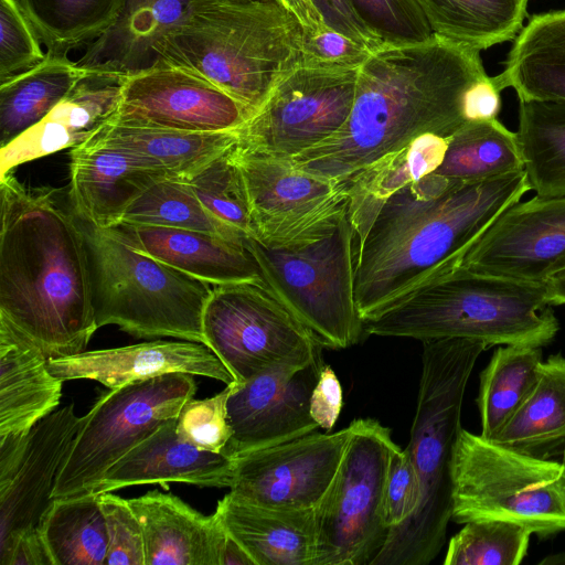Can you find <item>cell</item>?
I'll use <instances>...</instances> for the list:
<instances>
[{"label":"cell","mask_w":565,"mask_h":565,"mask_svg":"<svg viewBox=\"0 0 565 565\" xmlns=\"http://www.w3.org/2000/svg\"><path fill=\"white\" fill-rule=\"evenodd\" d=\"M488 76L479 50L436 34L422 44L383 46L359 70L345 124L289 161L342 183L423 135L448 138L466 122L467 92Z\"/></svg>","instance_id":"6da1fadb"},{"label":"cell","mask_w":565,"mask_h":565,"mask_svg":"<svg viewBox=\"0 0 565 565\" xmlns=\"http://www.w3.org/2000/svg\"><path fill=\"white\" fill-rule=\"evenodd\" d=\"M530 190L524 170L476 182L433 172L391 195L354 246L361 319L459 267L499 215Z\"/></svg>","instance_id":"7a4b0ae2"},{"label":"cell","mask_w":565,"mask_h":565,"mask_svg":"<svg viewBox=\"0 0 565 565\" xmlns=\"http://www.w3.org/2000/svg\"><path fill=\"white\" fill-rule=\"evenodd\" d=\"M60 199L12 171L0 177V326L47 358L84 352L98 329L84 233Z\"/></svg>","instance_id":"3957f363"},{"label":"cell","mask_w":565,"mask_h":565,"mask_svg":"<svg viewBox=\"0 0 565 565\" xmlns=\"http://www.w3.org/2000/svg\"><path fill=\"white\" fill-rule=\"evenodd\" d=\"M303 26L278 0H195L167 38L161 66L213 83L253 115L302 62Z\"/></svg>","instance_id":"277c9868"},{"label":"cell","mask_w":565,"mask_h":565,"mask_svg":"<svg viewBox=\"0 0 565 565\" xmlns=\"http://www.w3.org/2000/svg\"><path fill=\"white\" fill-rule=\"evenodd\" d=\"M487 349L484 342L471 339L423 341L419 392L406 447L419 479L420 499L414 514L391 530L370 565H428L444 547L452 513L451 466L462 428L463 396Z\"/></svg>","instance_id":"5b68a950"},{"label":"cell","mask_w":565,"mask_h":565,"mask_svg":"<svg viewBox=\"0 0 565 565\" xmlns=\"http://www.w3.org/2000/svg\"><path fill=\"white\" fill-rule=\"evenodd\" d=\"M559 330L546 281H529L459 266L405 295L364 332L423 341L471 339L493 345L550 344Z\"/></svg>","instance_id":"8992f818"},{"label":"cell","mask_w":565,"mask_h":565,"mask_svg":"<svg viewBox=\"0 0 565 565\" xmlns=\"http://www.w3.org/2000/svg\"><path fill=\"white\" fill-rule=\"evenodd\" d=\"M78 221L98 328L115 324L136 338L171 337L205 344L203 312L213 289L209 282L138 250L118 226Z\"/></svg>","instance_id":"52a82bcc"},{"label":"cell","mask_w":565,"mask_h":565,"mask_svg":"<svg viewBox=\"0 0 565 565\" xmlns=\"http://www.w3.org/2000/svg\"><path fill=\"white\" fill-rule=\"evenodd\" d=\"M263 281L328 349H348L364 332L354 297V233L348 210L300 239L265 244L245 237Z\"/></svg>","instance_id":"ba28073f"},{"label":"cell","mask_w":565,"mask_h":565,"mask_svg":"<svg viewBox=\"0 0 565 565\" xmlns=\"http://www.w3.org/2000/svg\"><path fill=\"white\" fill-rule=\"evenodd\" d=\"M458 524L503 520L540 537L565 531V462L508 447L461 428L452 457Z\"/></svg>","instance_id":"9c48e42d"},{"label":"cell","mask_w":565,"mask_h":565,"mask_svg":"<svg viewBox=\"0 0 565 565\" xmlns=\"http://www.w3.org/2000/svg\"><path fill=\"white\" fill-rule=\"evenodd\" d=\"M354 428L335 477L315 509V565H370L385 545L387 471L397 446L391 429L372 418L353 420Z\"/></svg>","instance_id":"30bf717a"},{"label":"cell","mask_w":565,"mask_h":565,"mask_svg":"<svg viewBox=\"0 0 565 565\" xmlns=\"http://www.w3.org/2000/svg\"><path fill=\"white\" fill-rule=\"evenodd\" d=\"M196 392L191 374L169 373L103 394L83 416L56 476L52 499L87 494L105 472L166 422Z\"/></svg>","instance_id":"8fae6325"},{"label":"cell","mask_w":565,"mask_h":565,"mask_svg":"<svg viewBox=\"0 0 565 565\" xmlns=\"http://www.w3.org/2000/svg\"><path fill=\"white\" fill-rule=\"evenodd\" d=\"M202 328L205 344L238 383L322 359L323 347L265 282L214 286Z\"/></svg>","instance_id":"7c38bea8"},{"label":"cell","mask_w":565,"mask_h":565,"mask_svg":"<svg viewBox=\"0 0 565 565\" xmlns=\"http://www.w3.org/2000/svg\"><path fill=\"white\" fill-rule=\"evenodd\" d=\"M360 68L300 64L239 129L236 145L290 160L332 137L347 121Z\"/></svg>","instance_id":"4fadbf2b"},{"label":"cell","mask_w":565,"mask_h":565,"mask_svg":"<svg viewBox=\"0 0 565 565\" xmlns=\"http://www.w3.org/2000/svg\"><path fill=\"white\" fill-rule=\"evenodd\" d=\"M243 173L255 227L254 238L285 244L309 236L348 210L342 183L297 170L280 160L233 147Z\"/></svg>","instance_id":"5bb4252c"},{"label":"cell","mask_w":565,"mask_h":565,"mask_svg":"<svg viewBox=\"0 0 565 565\" xmlns=\"http://www.w3.org/2000/svg\"><path fill=\"white\" fill-rule=\"evenodd\" d=\"M354 428L310 433L235 458L230 494L279 509H316L332 483Z\"/></svg>","instance_id":"9a60e30c"},{"label":"cell","mask_w":565,"mask_h":565,"mask_svg":"<svg viewBox=\"0 0 565 565\" xmlns=\"http://www.w3.org/2000/svg\"><path fill=\"white\" fill-rule=\"evenodd\" d=\"M252 116L247 107L207 79L163 66L126 77L109 124L218 132L237 130Z\"/></svg>","instance_id":"2e32d148"},{"label":"cell","mask_w":565,"mask_h":565,"mask_svg":"<svg viewBox=\"0 0 565 565\" xmlns=\"http://www.w3.org/2000/svg\"><path fill=\"white\" fill-rule=\"evenodd\" d=\"M460 266L529 281L565 270V196L534 198L503 211Z\"/></svg>","instance_id":"e0dca14e"},{"label":"cell","mask_w":565,"mask_h":565,"mask_svg":"<svg viewBox=\"0 0 565 565\" xmlns=\"http://www.w3.org/2000/svg\"><path fill=\"white\" fill-rule=\"evenodd\" d=\"M323 365L319 359L235 382L227 403L233 435L223 452L237 458L316 431L309 404Z\"/></svg>","instance_id":"ac0fdd59"},{"label":"cell","mask_w":565,"mask_h":565,"mask_svg":"<svg viewBox=\"0 0 565 565\" xmlns=\"http://www.w3.org/2000/svg\"><path fill=\"white\" fill-rule=\"evenodd\" d=\"M83 422L70 403L40 420L30 433L24 457L0 483V553L22 532L40 525L52 503L56 476Z\"/></svg>","instance_id":"d6986e66"},{"label":"cell","mask_w":565,"mask_h":565,"mask_svg":"<svg viewBox=\"0 0 565 565\" xmlns=\"http://www.w3.org/2000/svg\"><path fill=\"white\" fill-rule=\"evenodd\" d=\"M47 367L64 382L93 380L110 390L177 372L211 377L226 385L236 382L206 344L186 340H156L49 358Z\"/></svg>","instance_id":"ffe728a7"},{"label":"cell","mask_w":565,"mask_h":565,"mask_svg":"<svg viewBox=\"0 0 565 565\" xmlns=\"http://www.w3.org/2000/svg\"><path fill=\"white\" fill-rule=\"evenodd\" d=\"M127 76L84 70L67 94L40 122L0 150V177L15 167L79 146L115 116Z\"/></svg>","instance_id":"44dd1931"},{"label":"cell","mask_w":565,"mask_h":565,"mask_svg":"<svg viewBox=\"0 0 565 565\" xmlns=\"http://www.w3.org/2000/svg\"><path fill=\"white\" fill-rule=\"evenodd\" d=\"M168 178L172 177L93 137L70 151L68 203L87 223L116 226L140 194Z\"/></svg>","instance_id":"7402d4cb"},{"label":"cell","mask_w":565,"mask_h":565,"mask_svg":"<svg viewBox=\"0 0 565 565\" xmlns=\"http://www.w3.org/2000/svg\"><path fill=\"white\" fill-rule=\"evenodd\" d=\"M175 422L177 418L166 422L125 454L105 472L92 492H111L154 483L168 489L169 482L230 488L235 458L200 449L181 439Z\"/></svg>","instance_id":"603a6c76"},{"label":"cell","mask_w":565,"mask_h":565,"mask_svg":"<svg viewBox=\"0 0 565 565\" xmlns=\"http://www.w3.org/2000/svg\"><path fill=\"white\" fill-rule=\"evenodd\" d=\"M129 503L142 526L146 565H221L228 533L216 512L204 515L159 490Z\"/></svg>","instance_id":"cb8c5ba5"},{"label":"cell","mask_w":565,"mask_h":565,"mask_svg":"<svg viewBox=\"0 0 565 565\" xmlns=\"http://www.w3.org/2000/svg\"><path fill=\"white\" fill-rule=\"evenodd\" d=\"M116 226L138 250L212 286L264 282L245 238L159 226Z\"/></svg>","instance_id":"d4e9b609"},{"label":"cell","mask_w":565,"mask_h":565,"mask_svg":"<svg viewBox=\"0 0 565 565\" xmlns=\"http://www.w3.org/2000/svg\"><path fill=\"white\" fill-rule=\"evenodd\" d=\"M195 0H125L104 34L76 62L84 70L136 75L161 66L167 38L185 19Z\"/></svg>","instance_id":"484cf974"},{"label":"cell","mask_w":565,"mask_h":565,"mask_svg":"<svg viewBox=\"0 0 565 565\" xmlns=\"http://www.w3.org/2000/svg\"><path fill=\"white\" fill-rule=\"evenodd\" d=\"M215 512L255 565H315V509L270 508L227 493L217 502Z\"/></svg>","instance_id":"4316f807"},{"label":"cell","mask_w":565,"mask_h":565,"mask_svg":"<svg viewBox=\"0 0 565 565\" xmlns=\"http://www.w3.org/2000/svg\"><path fill=\"white\" fill-rule=\"evenodd\" d=\"M47 359L29 338L0 326V438L28 436L58 406L64 381Z\"/></svg>","instance_id":"83f0119b"},{"label":"cell","mask_w":565,"mask_h":565,"mask_svg":"<svg viewBox=\"0 0 565 565\" xmlns=\"http://www.w3.org/2000/svg\"><path fill=\"white\" fill-rule=\"evenodd\" d=\"M493 79L519 100L565 103V9L531 15Z\"/></svg>","instance_id":"f1b7e54d"},{"label":"cell","mask_w":565,"mask_h":565,"mask_svg":"<svg viewBox=\"0 0 565 565\" xmlns=\"http://www.w3.org/2000/svg\"><path fill=\"white\" fill-rule=\"evenodd\" d=\"M448 138L435 134L423 135L342 182L354 246L362 242L377 212L391 195L433 173L441 164Z\"/></svg>","instance_id":"f546056e"},{"label":"cell","mask_w":565,"mask_h":565,"mask_svg":"<svg viewBox=\"0 0 565 565\" xmlns=\"http://www.w3.org/2000/svg\"><path fill=\"white\" fill-rule=\"evenodd\" d=\"M96 139L172 178L186 179L237 142V130L192 132L107 124Z\"/></svg>","instance_id":"4dcf8cb0"},{"label":"cell","mask_w":565,"mask_h":565,"mask_svg":"<svg viewBox=\"0 0 565 565\" xmlns=\"http://www.w3.org/2000/svg\"><path fill=\"white\" fill-rule=\"evenodd\" d=\"M491 440L548 457L565 445V356L542 362L539 380L515 414Z\"/></svg>","instance_id":"1f68e13d"},{"label":"cell","mask_w":565,"mask_h":565,"mask_svg":"<svg viewBox=\"0 0 565 565\" xmlns=\"http://www.w3.org/2000/svg\"><path fill=\"white\" fill-rule=\"evenodd\" d=\"M84 68L47 54L34 68L0 84V147L40 122L73 89Z\"/></svg>","instance_id":"d6a6232c"},{"label":"cell","mask_w":565,"mask_h":565,"mask_svg":"<svg viewBox=\"0 0 565 565\" xmlns=\"http://www.w3.org/2000/svg\"><path fill=\"white\" fill-rule=\"evenodd\" d=\"M433 32L482 51L516 38L529 0H416Z\"/></svg>","instance_id":"836d02e7"},{"label":"cell","mask_w":565,"mask_h":565,"mask_svg":"<svg viewBox=\"0 0 565 565\" xmlns=\"http://www.w3.org/2000/svg\"><path fill=\"white\" fill-rule=\"evenodd\" d=\"M516 136L530 189L565 196V103L519 100Z\"/></svg>","instance_id":"e575fe53"},{"label":"cell","mask_w":565,"mask_h":565,"mask_svg":"<svg viewBox=\"0 0 565 565\" xmlns=\"http://www.w3.org/2000/svg\"><path fill=\"white\" fill-rule=\"evenodd\" d=\"M543 362L541 347L501 345L480 373L477 406L481 435L494 438L534 388Z\"/></svg>","instance_id":"d590c367"},{"label":"cell","mask_w":565,"mask_h":565,"mask_svg":"<svg viewBox=\"0 0 565 565\" xmlns=\"http://www.w3.org/2000/svg\"><path fill=\"white\" fill-rule=\"evenodd\" d=\"M39 527L54 565H105L108 535L98 493L53 499Z\"/></svg>","instance_id":"8d00e7d4"},{"label":"cell","mask_w":565,"mask_h":565,"mask_svg":"<svg viewBox=\"0 0 565 565\" xmlns=\"http://www.w3.org/2000/svg\"><path fill=\"white\" fill-rule=\"evenodd\" d=\"M524 170L516 132L497 119L466 121L448 138L441 164L434 171L476 182Z\"/></svg>","instance_id":"74e56055"},{"label":"cell","mask_w":565,"mask_h":565,"mask_svg":"<svg viewBox=\"0 0 565 565\" xmlns=\"http://www.w3.org/2000/svg\"><path fill=\"white\" fill-rule=\"evenodd\" d=\"M33 23L47 54L67 57L88 45L117 21L125 0H18Z\"/></svg>","instance_id":"f35d334b"},{"label":"cell","mask_w":565,"mask_h":565,"mask_svg":"<svg viewBox=\"0 0 565 565\" xmlns=\"http://www.w3.org/2000/svg\"><path fill=\"white\" fill-rule=\"evenodd\" d=\"M119 224L181 228L245 238L237 230L211 214L189 182L181 178H168L148 188L128 206Z\"/></svg>","instance_id":"ab89813d"},{"label":"cell","mask_w":565,"mask_h":565,"mask_svg":"<svg viewBox=\"0 0 565 565\" xmlns=\"http://www.w3.org/2000/svg\"><path fill=\"white\" fill-rule=\"evenodd\" d=\"M532 534L530 529L509 521H470L450 539L443 563L519 565L527 554Z\"/></svg>","instance_id":"60d3db41"},{"label":"cell","mask_w":565,"mask_h":565,"mask_svg":"<svg viewBox=\"0 0 565 565\" xmlns=\"http://www.w3.org/2000/svg\"><path fill=\"white\" fill-rule=\"evenodd\" d=\"M233 147L185 180L211 214L245 237H254L255 227L246 184L234 158Z\"/></svg>","instance_id":"b9f144b4"},{"label":"cell","mask_w":565,"mask_h":565,"mask_svg":"<svg viewBox=\"0 0 565 565\" xmlns=\"http://www.w3.org/2000/svg\"><path fill=\"white\" fill-rule=\"evenodd\" d=\"M350 2L360 21L383 46L422 44L435 35L416 0Z\"/></svg>","instance_id":"7bdbcfd3"},{"label":"cell","mask_w":565,"mask_h":565,"mask_svg":"<svg viewBox=\"0 0 565 565\" xmlns=\"http://www.w3.org/2000/svg\"><path fill=\"white\" fill-rule=\"evenodd\" d=\"M39 34L18 0H0V84L47 57Z\"/></svg>","instance_id":"ee69618b"},{"label":"cell","mask_w":565,"mask_h":565,"mask_svg":"<svg viewBox=\"0 0 565 565\" xmlns=\"http://www.w3.org/2000/svg\"><path fill=\"white\" fill-rule=\"evenodd\" d=\"M234 387L235 382L211 397L189 399L177 417L179 437L200 449L223 452L233 435L227 403Z\"/></svg>","instance_id":"f6af8a7d"},{"label":"cell","mask_w":565,"mask_h":565,"mask_svg":"<svg viewBox=\"0 0 565 565\" xmlns=\"http://www.w3.org/2000/svg\"><path fill=\"white\" fill-rule=\"evenodd\" d=\"M98 500L108 535L105 565H146L142 526L129 500L111 492L98 493Z\"/></svg>","instance_id":"bcb514c9"},{"label":"cell","mask_w":565,"mask_h":565,"mask_svg":"<svg viewBox=\"0 0 565 565\" xmlns=\"http://www.w3.org/2000/svg\"><path fill=\"white\" fill-rule=\"evenodd\" d=\"M420 484L407 449L398 446L392 452L384 498V515L392 530L405 523L416 511Z\"/></svg>","instance_id":"7dc6e473"},{"label":"cell","mask_w":565,"mask_h":565,"mask_svg":"<svg viewBox=\"0 0 565 565\" xmlns=\"http://www.w3.org/2000/svg\"><path fill=\"white\" fill-rule=\"evenodd\" d=\"M301 64L332 67L360 68L372 51L328 26L318 31H303Z\"/></svg>","instance_id":"c3c4849f"},{"label":"cell","mask_w":565,"mask_h":565,"mask_svg":"<svg viewBox=\"0 0 565 565\" xmlns=\"http://www.w3.org/2000/svg\"><path fill=\"white\" fill-rule=\"evenodd\" d=\"M323 24L372 52L383 45L369 32L355 14L350 0H310Z\"/></svg>","instance_id":"681fc988"},{"label":"cell","mask_w":565,"mask_h":565,"mask_svg":"<svg viewBox=\"0 0 565 565\" xmlns=\"http://www.w3.org/2000/svg\"><path fill=\"white\" fill-rule=\"evenodd\" d=\"M310 415L317 425L330 430L342 409V387L330 365H323L310 395Z\"/></svg>","instance_id":"f907efd6"},{"label":"cell","mask_w":565,"mask_h":565,"mask_svg":"<svg viewBox=\"0 0 565 565\" xmlns=\"http://www.w3.org/2000/svg\"><path fill=\"white\" fill-rule=\"evenodd\" d=\"M0 565H54L39 526L22 532L0 553Z\"/></svg>","instance_id":"816d5d0a"},{"label":"cell","mask_w":565,"mask_h":565,"mask_svg":"<svg viewBox=\"0 0 565 565\" xmlns=\"http://www.w3.org/2000/svg\"><path fill=\"white\" fill-rule=\"evenodd\" d=\"M493 76L479 81L467 92L463 103L466 121L497 119L501 109V93Z\"/></svg>","instance_id":"f5cc1de1"},{"label":"cell","mask_w":565,"mask_h":565,"mask_svg":"<svg viewBox=\"0 0 565 565\" xmlns=\"http://www.w3.org/2000/svg\"><path fill=\"white\" fill-rule=\"evenodd\" d=\"M301 22L303 31H318L326 26L310 0H278Z\"/></svg>","instance_id":"db71d44e"},{"label":"cell","mask_w":565,"mask_h":565,"mask_svg":"<svg viewBox=\"0 0 565 565\" xmlns=\"http://www.w3.org/2000/svg\"><path fill=\"white\" fill-rule=\"evenodd\" d=\"M221 565H255V562L244 547L228 534Z\"/></svg>","instance_id":"11a10c76"},{"label":"cell","mask_w":565,"mask_h":565,"mask_svg":"<svg viewBox=\"0 0 565 565\" xmlns=\"http://www.w3.org/2000/svg\"><path fill=\"white\" fill-rule=\"evenodd\" d=\"M551 306L565 305V270L546 281Z\"/></svg>","instance_id":"9f6ffc18"},{"label":"cell","mask_w":565,"mask_h":565,"mask_svg":"<svg viewBox=\"0 0 565 565\" xmlns=\"http://www.w3.org/2000/svg\"><path fill=\"white\" fill-rule=\"evenodd\" d=\"M544 563L565 564V553L564 554L554 555V556H551V557H546L545 559L541 561V564H544Z\"/></svg>","instance_id":"6f0895ef"}]
</instances>
